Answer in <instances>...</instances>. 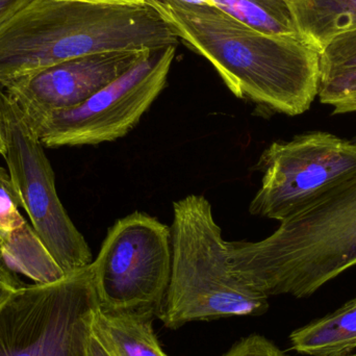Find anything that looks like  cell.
<instances>
[{"mask_svg": "<svg viewBox=\"0 0 356 356\" xmlns=\"http://www.w3.org/2000/svg\"><path fill=\"white\" fill-rule=\"evenodd\" d=\"M146 3L178 40L209 60L236 97L293 117L307 112L319 95L320 54L301 38L263 33L216 6Z\"/></svg>", "mask_w": 356, "mask_h": 356, "instance_id": "obj_1", "label": "cell"}, {"mask_svg": "<svg viewBox=\"0 0 356 356\" xmlns=\"http://www.w3.org/2000/svg\"><path fill=\"white\" fill-rule=\"evenodd\" d=\"M152 311H94L91 332L111 356H169L152 327Z\"/></svg>", "mask_w": 356, "mask_h": 356, "instance_id": "obj_12", "label": "cell"}, {"mask_svg": "<svg viewBox=\"0 0 356 356\" xmlns=\"http://www.w3.org/2000/svg\"><path fill=\"white\" fill-rule=\"evenodd\" d=\"M4 154H6V143H4L3 135L0 127V156H3Z\"/></svg>", "mask_w": 356, "mask_h": 356, "instance_id": "obj_23", "label": "cell"}, {"mask_svg": "<svg viewBox=\"0 0 356 356\" xmlns=\"http://www.w3.org/2000/svg\"><path fill=\"white\" fill-rule=\"evenodd\" d=\"M152 51L116 50L72 58L16 79L1 90L33 127L51 113L81 106Z\"/></svg>", "mask_w": 356, "mask_h": 356, "instance_id": "obj_10", "label": "cell"}, {"mask_svg": "<svg viewBox=\"0 0 356 356\" xmlns=\"http://www.w3.org/2000/svg\"><path fill=\"white\" fill-rule=\"evenodd\" d=\"M273 25L294 21L299 37L320 54L339 35L356 29V0H229Z\"/></svg>", "mask_w": 356, "mask_h": 356, "instance_id": "obj_11", "label": "cell"}, {"mask_svg": "<svg viewBox=\"0 0 356 356\" xmlns=\"http://www.w3.org/2000/svg\"><path fill=\"white\" fill-rule=\"evenodd\" d=\"M223 356H286L284 351L265 337L251 334L236 343Z\"/></svg>", "mask_w": 356, "mask_h": 356, "instance_id": "obj_16", "label": "cell"}, {"mask_svg": "<svg viewBox=\"0 0 356 356\" xmlns=\"http://www.w3.org/2000/svg\"><path fill=\"white\" fill-rule=\"evenodd\" d=\"M347 356H356V353H351V355Z\"/></svg>", "mask_w": 356, "mask_h": 356, "instance_id": "obj_24", "label": "cell"}, {"mask_svg": "<svg viewBox=\"0 0 356 356\" xmlns=\"http://www.w3.org/2000/svg\"><path fill=\"white\" fill-rule=\"evenodd\" d=\"M87 356H111L90 330L87 341Z\"/></svg>", "mask_w": 356, "mask_h": 356, "instance_id": "obj_18", "label": "cell"}, {"mask_svg": "<svg viewBox=\"0 0 356 356\" xmlns=\"http://www.w3.org/2000/svg\"><path fill=\"white\" fill-rule=\"evenodd\" d=\"M0 127L8 175L35 230L65 275L93 263L85 236L69 217L56 188L44 145L18 106L0 89Z\"/></svg>", "mask_w": 356, "mask_h": 356, "instance_id": "obj_6", "label": "cell"}, {"mask_svg": "<svg viewBox=\"0 0 356 356\" xmlns=\"http://www.w3.org/2000/svg\"><path fill=\"white\" fill-rule=\"evenodd\" d=\"M177 1L184 2V3L197 4V6H213L211 0H177Z\"/></svg>", "mask_w": 356, "mask_h": 356, "instance_id": "obj_22", "label": "cell"}, {"mask_svg": "<svg viewBox=\"0 0 356 356\" xmlns=\"http://www.w3.org/2000/svg\"><path fill=\"white\" fill-rule=\"evenodd\" d=\"M178 42L147 3L25 0L0 19V89L72 58L116 50L154 51Z\"/></svg>", "mask_w": 356, "mask_h": 356, "instance_id": "obj_2", "label": "cell"}, {"mask_svg": "<svg viewBox=\"0 0 356 356\" xmlns=\"http://www.w3.org/2000/svg\"><path fill=\"white\" fill-rule=\"evenodd\" d=\"M257 168L263 178L249 211L280 222L356 177V140L326 131L301 134L268 146Z\"/></svg>", "mask_w": 356, "mask_h": 356, "instance_id": "obj_8", "label": "cell"}, {"mask_svg": "<svg viewBox=\"0 0 356 356\" xmlns=\"http://www.w3.org/2000/svg\"><path fill=\"white\" fill-rule=\"evenodd\" d=\"M25 0H0V19L8 16Z\"/></svg>", "mask_w": 356, "mask_h": 356, "instance_id": "obj_20", "label": "cell"}, {"mask_svg": "<svg viewBox=\"0 0 356 356\" xmlns=\"http://www.w3.org/2000/svg\"><path fill=\"white\" fill-rule=\"evenodd\" d=\"M91 267L100 309L159 317L172 268L170 227L140 211L117 220Z\"/></svg>", "mask_w": 356, "mask_h": 356, "instance_id": "obj_7", "label": "cell"}, {"mask_svg": "<svg viewBox=\"0 0 356 356\" xmlns=\"http://www.w3.org/2000/svg\"><path fill=\"white\" fill-rule=\"evenodd\" d=\"M24 286L25 284L19 280L15 272L4 265L0 257V305Z\"/></svg>", "mask_w": 356, "mask_h": 356, "instance_id": "obj_17", "label": "cell"}, {"mask_svg": "<svg viewBox=\"0 0 356 356\" xmlns=\"http://www.w3.org/2000/svg\"><path fill=\"white\" fill-rule=\"evenodd\" d=\"M172 268L159 318L177 330L194 321L261 315L269 297L234 271L228 242L209 201L188 195L173 203Z\"/></svg>", "mask_w": 356, "mask_h": 356, "instance_id": "obj_4", "label": "cell"}, {"mask_svg": "<svg viewBox=\"0 0 356 356\" xmlns=\"http://www.w3.org/2000/svg\"><path fill=\"white\" fill-rule=\"evenodd\" d=\"M320 102L334 108V115L356 112V69L342 71L321 81Z\"/></svg>", "mask_w": 356, "mask_h": 356, "instance_id": "obj_14", "label": "cell"}, {"mask_svg": "<svg viewBox=\"0 0 356 356\" xmlns=\"http://www.w3.org/2000/svg\"><path fill=\"white\" fill-rule=\"evenodd\" d=\"M177 46L152 51L81 106L58 111L31 127L45 147L98 145L135 129L168 79Z\"/></svg>", "mask_w": 356, "mask_h": 356, "instance_id": "obj_9", "label": "cell"}, {"mask_svg": "<svg viewBox=\"0 0 356 356\" xmlns=\"http://www.w3.org/2000/svg\"><path fill=\"white\" fill-rule=\"evenodd\" d=\"M234 271L267 297L307 298L356 266V177L257 242H228Z\"/></svg>", "mask_w": 356, "mask_h": 356, "instance_id": "obj_3", "label": "cell"}, {"mask_svg": "<svg viewBox=\"0 0 356 356\" xmlns=\"http://www.w3.org/2000/svg\"><path fill=\"white\" fill-rule=\"evenodd\" d=\"M291 348L309 356H347L356 350V297L334 313L315 320L290 336Z\"/></svg>", "mask_w": 356, "mask_h": 356, "instance_id": "obj_13", "label": "cell"}, {"mask_svg": "<svg viewBox=\"0 0 356 356\" xmlns=\"http://www.w3.org/2000/svg\"><path fill=\"white\" fill-rule=\"evenodd\" d=\"M0 229H1V227H0Z\"/></svg>", "mask_w": 356, "mask_h": 356, "instance_id": "obj_25", "label": "cell"}, {"mask_svg": "<svg viewBox=\"0 0 356 356\" xmlns=\"http://www.w3.org/2000/svg\"><path fill=\"white\" fill-rule=\"evenodd\" d=\"M71 1L108 4V6H143V4H146V0H71Z\"/></svg>", "mask_w": 356, "mask_h": 356, "instance_id": "obj_19", "label": "cell"}, {"mask_svg": "<svg viewBox=\"0 0 356 356\" xmlns=\"http://www.w3.org/2000/svg\"><path fill=\"white\" fill-rule=\"evenodd\" d=\"M321 81L342 71L356 69V29L337 37L320 54Z\"/></svg>", "mask_w": 356, "mask_h": 356, "instance_id": "obj_15", "label": "cell"}, {"mask_svg": "<svg viewBox=\"0 0 356 356\" xmlns=\"http://www.w3.org/2000/svg\"><path fill=\"white\" fill-rule=\"evenodd\" d=\"M6 184H12L10 175L6 172V169L0 167V186H6Z\"/></svg>", "mask_w": 356, "mask_h": 356, "instance_id": "obj_21", "label": "cell"}, {"mask_svg": "<svg viewBox=\"0 0 356 356\" xmlns=\"http://www.w3.org/2000/svg\"><path fill=\"white\" fill-rule=\"evenodd\" d=\"M98 305L91 265L54 284H25L0 305V356H87Z\"/></svg>", "mask_w": 356, "mask_h": 356, "instance_id": "obj_5", "label": "cell"}]
</instances>
